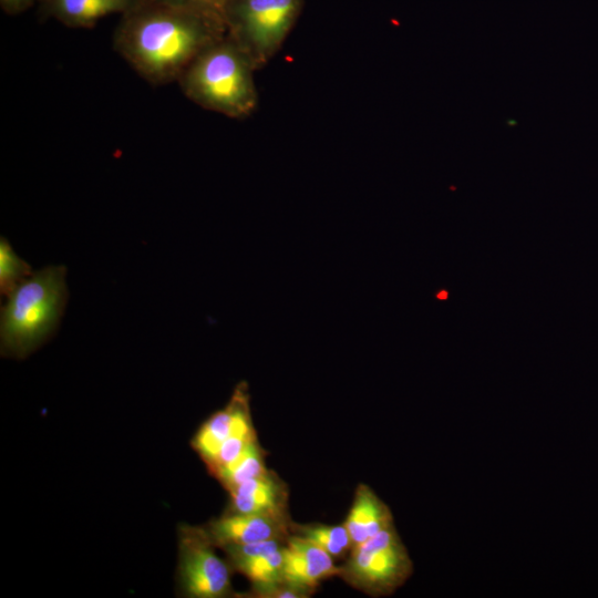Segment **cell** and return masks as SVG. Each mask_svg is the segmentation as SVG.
Returning a JSON list of instances; mask_svg holds the SVG:
<instances>
[{
    "label": "cell",
    "mask_w": 598,
    "mask_h": 598,
    "mask_svg": "<svg viewBox=\"0 0 598 598\" xmlns=\"http://www.w3.org/2000/svg\"><path fill=\"white\" fill-rule=\"evenodd\" d=\"M226 34L223 21L193 10L140 0L121 14L113 47L153 85L177 82L188 64Z\"/></svg>",
    "instance_id": "obj_1"
},
{
    "label": "cell",
    "mask_w": 598,
    "mask_h": 598,
    "mask_svg": "<svg viewBox=\"0 0 598 598\" xmlns=\"http://www.w3.org/2000/svg\"><path fill=\"white\" fill-rule=\"evenodd\" d=\"M255 71L247 54L225 34L188 64L177 83L183 93L203 109L244 118L258 104Z\"/></svg>",
    "instance_id": "obj_2"
},
{
    "label": "cell",
    "mask_w": 598,
    "mask_h": 598,
    "mask_svg": "<svg viewBox=\"0 0 598 598\" xmlns=\"http://www.w3.org/2000/svg\"><path fill=\"white\" fill-rule=\"evenodd\" d=\"M66 268L47 266L20 283L1 308V353L24 358L56 330L68 302Z\"/></svg>",
    "instance_id": "obj_3"
},
{
    "label": "cell",
    "mask_w": 598,
    "mask_h": 598,
    "mask_svg": "<svg viewBox=\"0 0 598 598\" xmlns=\"http://www.w3.org/2000/svg\"><path fill=\"white\" fill-rule=\"evenodd\" d=\"M302 7L303 0H230L226 34L261 69L281 49Z\"/></svg>",
    "instance_id": "obj_4"
},
{
    "label": "cell",
    "mask_w": 598,
    "mask_h": 598,
    "mask_svg": "<svg viewBox=\"0 0 598 598\" xmlns=\"http://www.w3.org/2000/svg\"><path fill=\"white\" fill-rule=\"evenodd\" d=\"M413 563L395 525L351 548L338 577L371 597L392 595L410 578Z\"/></svg>",
    "instance_id": "obj_5"
},
{
    "label": "cell",
    "mask_w": 598,
    "mask_h": 598,
    "mask_svg": "<svg viewBox=\"0 0 598 598\" xmlns=\"http://www.w3.org/2000/svg\"><path fill=\"white\" fill-rule=\"evenodd\" d=\"M250 395L239 382L228 401L199 426L190 441L206 466H225L235 461L257 439L250 413Z\"/></svg>",
    "instance_id": "obj_6"
},
{
    "label": "cell",
    "mask_w": 598,
    "mask_h": 598,
    "mask_svg": "<svg viewBox=\"0 0 598 598\" xmlns=\"http://www.w3.org/2000/svg\"><path fill=\"white\" fill-rule=\"evenodd\" d=\"M178 535L177 586L185 597L226 598L235 596L234 571L216 553L203 526L181 524Z\"/></svg>",
    "instance_id": "obj_7"
},
{
    "label": "cell",
    "mask_w": 598,
    "mask_h": 598,
    "mask_svg": "<svg viewBox=\"0 0 598 598\" xmlns=\"http://www.w3.org/2000/svg\"><path fill=\"white\" fill-rule=\"evenodd\" d=\"M287 538H274L249 544H229L220 547L234 571L251 584L248 596L261 595L285 580L283 546Z\"/></svg>",
    "instance_id": "obj_8"
},
{
    "label": "cell",
    "mask_w": 598,
    "mask_h": 598,
    "mask_svg": "<svg viewBox=\"0 0 598 598\" xmlns=\"http://www.w3.org/2000/svg\"><path fill=\"white\" fill-rule=\"evenodd\" d=\"M291 524L289 513L245 514L226 511L206 523L203 528L210 542L220 548L229 544L287 538L291 534Z\"/></svg>",
    "instance_id": "obj_9"
},
{
    "label": "cell",
    "mask_w": 598,
    "mask_h": 598,
    "mask_svg": "<svg viewBox=\"0 0 598 598\" xmlns=\"http://www.w3.org/2000/svg\"><path fill=\"white\" fill-rule=\"evenodd\" d=\"M333 559L315 543L290 534L283 546L285 580L316 592L322 580L338 576Z\"/></svg>",
    "instance_id": "obj_10"
},
{
    "label": "cell",
    "mask_w": 598,
    "mask_h": 598,
    "mask_svg": "<svg viewBox=\"0 0 598 598\" xmlns=\"http://www.w3.org/2000/svg\"><path fill=\"white\" fill-rule=\"evenodd\" d=\"M227 492L230 501L226 511L245 514L289 513V488L272 470L267 468Z\"/></svg>",
    "instance_id": "obj_11"
},
{
    "label": "cell",
    "mask_w": 598,
    "mask_h": 598,
    "mask_svg": "<svg viewBox=\"0 0 598 598\" xmlns=\"http://www.w3.org/2000/svg\"><path fill=\"white\" fill-rule=\"evenodd\" d=\"M140 0H39L40 13L70 28H92L110 14H123Z\"/></svg>",
    "instance_id": "obj_12"
},
{
    "label": "cell",
    "mask_w": 598,
    "mask_h": 598,
    "mask_svg": "<svg viewBox=\"0 0 598 598\" xmlns=\"http://www.w3.org/2000/svg\"><path fill=\"white\" fill-rule=\"evenodd\" d=\"M352 540V547L363 543L394 524L390 507L367 484H359L348 515L342 523Z\"/></svg>",
    "instance_id": "obj_13"
},
{
    "label": "cell",
    "mask_w": 598,
    "mask_h": 598,
    "mask_svg": "<svg viewBox=\"0 0 598 598\" xmlns=\"http://www.w3.org/2000/svg\"><path fill=\"white\" fill-rule=\"evenodd\" d=\"M265 456L266 451L261 447L257 439L235 461L217 470L213 476L228 491L264 473L267 470Z\"/></svg>",
    "instance_id": "obj_14"
},
{
    "label": "cell",
    "mask_w": 598,
    "mask_h": 598,
    "mask_svg": "<svg viewBox=\"0 0 598 598\" xmlns=\"http://www.w3.org/2000/svg\"><path fill=\"white\" fill-rule=\"evenodd\" d=\"M291 534L301 536L315 543L329 553L333 558L346 557L349 555L352 548V540L343 524H298L292 522Z\"/></svg>",
    "instance_id": "obj_15"
},
{
    "label": "cell",
    "mask_w": 598,
    "mask_h": 598,
    "mask_svg": "<svg viewBox=\"0 0 598 598\" xmlns=\"http://www.w3.org/2000/svg\"><path fill=\"white\" fill-rule=\"evenodd\" d=\"M31 266L20 258L7 238L0 240V292L8 297L20 283L32 276Z\"/></svg>",
    "instance_id": "obj_16"
},
{
    "label": "cell",
    "mask_w": 598,
    "mask_h": 598,
    "mask_svg": "<svg viewBox=\"0 0 598 598\" xmlns=\"http://www.w3.org/2000/svg\"><path fill=\"white\" fill-rule=\"evenodd\" d=\"M214 17L225 24V12L230 0H153Z\"/></svg>",
    "instance_id": "obj_17"
},
{
    "label": "cell",
    "mask_w": 598,
    "mask_h": 598,
    "mask_svg": "<svg viewBox=\"0 0 598 598\" xmlns=\"http://www.w3.org/2000/svg\"><path fill=\"white\" fill-rule=\"evenodd\" d=\"M39 0H0L2 10L11 16L19 14L28 10Z\"/></svg>",
    "instance_id": "obj_18"
},
{
    "label": "cell",
    "mask_w": 598,
    "mask_h": 598,
    "mask_svg": "<svg viewBox=\"0 0 598 598\" xmlns=\"http://www.w3.org/2000/svg\"><path fill=\"white\" fill-rule=\"evenodd\" d=\"M447 296V292L446 291H443L439 295V298H442V299H445Z\"/></svg>",
    "instance_id": "obj_19"
}]
</instances>
